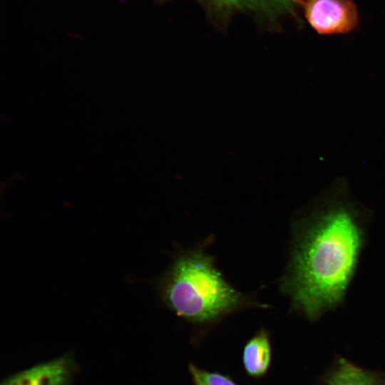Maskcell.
<instances>
[{
    "label": "cell",
    "instance_id": "ba28073f",
    "mask_svg": "<svg viewBox=\"0 0 385 385\" xmlns=\"http://www.w3.org/2000/svg\"><path fill=\"white\" fill-rule=\"evenodd\" d=\"M189 369L195 385H237L228 377L218 373L202 370L191 364Z\"/></svg>",
    "mask_w": 385,
    "mask_h": 385
},
{
    "label": "cell",
    "instance_id": "52a82bcc",
    "mask_svg": "<svg viewBox=\"0 0 385 385\" xmlns=\"http://www.w3.org/2000/svg\"><path fill=\"white\" fill-rule=\"evenodd\" d=\"M327 385H378L376 379L345 359H341Z\"/></svg>",
    "mask_w": 385,
    "mask_h": 385
},
{
    "label": "cell",
    "instance_id": "5b68a950",
    "mask_svg": "<svg viewBox=\"0 0 385 385\" xmlns=\"http://www.w3.org/2000/svg\"><path fill=\"white\" fill-rule=\"evenodd\" d=\"M72 372L70 359L61 357L19 373L2 385H68Z\"/></svg>",
    "mask_w": 385,
    "mask_h": 385
},
{
    "label": "cell",
    "instance_id": "277c9868",
    "mask_svg": "<svg viewBox=\"0 0 385 385\" xmlns=\"http://www.w3.org/2000/svg\"><path fill=\"white\" fill-rule=\"evenodd\" d=\"M305 16L321 34H344L355 29L358 13L352 0H306Z\"/></svg>",
    "mask_w": 385,
    "mask_h": 385
},
{
    "label": "cell",
    "instance_id": "9c48e42d",
    "mask_svg": "<svg viewBox=\"0 0 385 385\" xmlns=\"http://www.w3.org/2000/svg\"><path fill=\"white\" fill-rule=\"evenodd\" d=\"M379 385H385V381L384 382H382L381 384H379Z\"/></svg>",
    "mask_w": 385,
    "mask_h": 385
},
{
    "label": "cell",
    "instance_id": "6da1fadb",
    "mask_svg": "<svg viewBox=\"0 0 385 385\" xmlns=\"http://www.w3.org/2000/svg\"><path fill=\"white\" fill-rule=\"evenodd\" d=\"M362 239L354 210L342 204L322 210L301 229L284 289L307 317L315 319L342 301Z\"/></svg>",
    "mask_w": 385,
    "mask_h": 385
},
{
    "label": "cell",
    "instance_id": "7a4b0ae2",
    "mask_svg": "<svg viewBox=\"0 0 385 385\" xmlns=\"http://www.w3.org/2000/svg\"><path fill=\"white\" fill-rule=\"evenodd\" d=\"M163 301L176 314L194 322H206L234 311L245 297L232 287L201 250L178 257L158 282Z\"/></svg>",
    "mask_w": 385,
    "mask_h": 385
},
{
    "label": "cell",
    "instance_id": "8992f818",
    "mask_svg": "<svg viewBox=\"0 0 385 385\" xmlns=\"http://www.w3.org/2000/svg\"><path fill=\"white\" fill-rule=\"evenodd\" d=\"M271 358L268 335L260 331L245 345L243 351V364L250 376H260L267 371Z\"/></svg>",
    "mask_w": 385,
    "mask_h": 385
},
{
    "label": "cell",
    "instance_id": "3957f363",
    "mask_svg": "<svg viewBox=\"0 0 385 385\" xmlns=\"http://www.w3.org/2000/svg\"><path fill=\"white\" fill-rule=\"evenodd\" d=\"M165 1V0H164ZM220 24H227L237 14L252 16L267 29H274L285 16L296 14L301 0H195Z\"/></svg>",
    "mask_w": 385,
    "mask_h": 385
}]
</instances>
